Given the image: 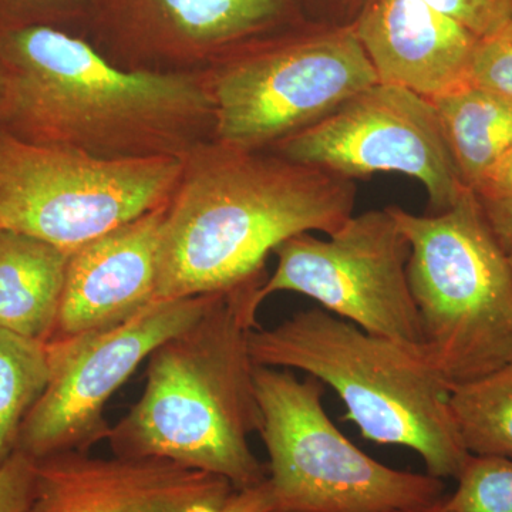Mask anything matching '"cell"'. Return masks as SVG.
Instances as JSON below:
<instances>
[{"label": "cell", "instance_id": "obj_25", "mask_svg": "<svg viewBox=\"0 0 512 512\" xmlns=\"http://www.w3.org/2000/svg\"><path fill=\"white\" fill-rule=\"evenodd\" d=\"M476 194L485 201L512 197V146Z\"/></svg>", "mask_w": 512, "mask_h": 512}, {"label": "cell", "instance_id": "obj_5", "mask_svg": "<svg viewBox=\"0 0 512 512\" xmlns=\"http://www.w3.org/2000/svg\"><path fill=\"white\" fill-rule=\"evenodd\" d=\"M410 245V291L421 350L450 386L512 362V268L476 192L446 211L387 207Z\"/></svg>", "mask_w": 512, "mask_h": 512}, {"label": "cell", "instance_id": "obj_13", "mask_svg": "<svg viewBox=\"0 0 512 512\" xmlns=\"http://www.w3.org/2000/svg\"><path fill=\"white\" fill-rule=\"evenodd\" d=\"M164 207L70 252L52 339L111 328L157 301Z\"/></svg>", "mask_w": 512, "mask_h": 512}, {"label": "cell", "instance_id": "obj_1", "mask_svg": "<svg viewBox=\"0 0 512 512\" xmlns=\"http://www.w3.org/2000/svg\"><path fill=\"white\" fill-rule=\"evenodd\" d=\"M355 180L272 151L204 141L184 157L165 208L157 301L234 291L264 278L286 239L332 235L355 215Z\"/></svg>", "mask_w": 512, "mask_h": 512}, {"label": "cell", "instance_id": "obj_7", "mask_svg": "<svg viewBox=\"0 0 512 512\" xmlns=\"http://www.w3.org/2000/svg\"><path fill=\"white\" fill-rule=\"evenodd\" d=\"M255 389L272 512H386L446 497L440 478L384 466L357 448L329 419L315 377L256 365Z\"/></svg>", "mask_w": 512, "mask_h": 512}, {"label": "cell", "instance_id": "obj_8", "mask_svg": "<svg viewBox=\"0 0 512 512\" xmlns=\"http://www.w3.org/2000/svg\"><path fill=\"white\" fill-rule=\"evenodd\" d=\"M184 158H103L0 133V228L66 252L168 204Z\"/></svg>", "mask_w": 512, "mask_h": 512}, {"label": "cell", "instance_id": "obj_28", "mask_svg": "<svg viewBox=\"0 0 512 512\" xmlns=\"http://www.w3.org/2000/svg\"><path fill=\"white\" fill-rule=\"evenodd\" d=\"M446 497L441 498V500L436 501V503L433 504L419 505V507L400 508V510L386 512H454L450 507H448Z\"/></svg>", "mask_w": 512, "mask_h": 512}, {"label": "cell", "instance_id": "obj_15", "mask_svg": "<svg viewBox=\"0 0 512 512\" xmlns=\"http://www.w3.org/2000/svg\"><path fill=\"white\" fill-rule=\"evenodd\" d=\"M111 23L158 52L210 56L298 23V0H99Z\"/></svg>", "mask_w": 512, "mask_h": 512}, {"label": "cell", "instance_id": "obj_2", "mask_svg": "<svg viewBox=\"0 0 512 512\" xmlns=\"http://www.w3.org/2000/svg\"><path fill=\"white\" fill-rule=\"evenodd\" d=\"M3 111L16 137L103 158H184L214 137L205 74L126 72L49 26L0 40Z\"/></svg>", "mask_w": 512, "mask_h": 512}, {"label": "cell", "instance_id": "obj_24", "mask_svg": "<svg viewBox=\"0 0 512 512\" xmlns=\"http://www.w3.org/2000/svg\"><path fill=\"white\" fill-rule=\"evenodd\" d=\"M218 512H272V494L268 478L254 487L235 490Z\"/></svg>", "mask_w": 512, "mask_h": 512}, {"label": "cell", "instance_id": "obj_21", "mask_svg": "<svg viewBox=\"0 0 512 512\" xmlns=\"http://www.w3.org/2000/svg\"><path fill=\"white\" fill-rule=\"evenodd\" d=\"M471 86L512 100V23L478 40L470 67Z\"/></svg>", "mask_w": 512, "mask_h": 512}, {"label": "cell", "instance_id": "obj_9", "mask_svg": "<svg viewBox=\"0 0 512 512\" xmlns=\"http://www.w3.org/2000/svg\"><path fill=\"white\" fill-rule=\"evenodd\" d=\"M274 254L278 266L256 293L259 305L272 293H301L365 332L423 353L410 245L387 207L352 215L328 239L295 235Z\"/></svg>", "mask_w": 512, "mask_h": 512}, {"label": "cell", "instance_id": "obj_30", "mask_svg": "<svg viewBox=\"0 0 512 512\" xmlns=\"http://www.w3.org/2000/svg\"><path fill=\"white\" fill-rule=\"evenodd\" d=\"M505 249H507L508 259H510V265L512 268V242H510Z\"/></svg>", "mask_w": 512, "mask_h": 512}, {"label": "cell", "instance_id": "obj_23", "mask_svg": "<svg viewBox=\"0 0 512 512\" xmlns=\"http://www.w3.org/2000/svg\"><path fill=\"white\" fill-rule=\"evenodd\" d=\"M36 460L15 450L0 466V512H26L35 490Z\"/></svg>", "mask_w": 512, "mask_h": 512}, {"label": "cell", "instance_id": "obj_26", "mask_svg": "<svg viewBox=\"0 0 512 512\" xmlns=\"http://www.w3.org/2000/svg\"><path fill=\"white\" fill-rule=\"evenodd\" d=\"M485 218L504 248L512 242V197L480 200Z\"/></svg>", "mask_w": 512, "mask_h": 512}, {"label": "cell", "instance_id": "obj_16", "mask_svg": "<svg viewBox=\"0 0 512 512\" xmlns=\"http://www.w3.org/2000/svg\"><path fill=\"white\" fill-rule=\"evenodd\" d=\"M69 252L0 228V328L47 342L55 332Z\"/></svg>", "mask_w": 512, "mask_h": 512}, {"label": "cell", "instance_id": "obj_22", "mask_svg": "<svg viewBox=\"0 0 512 512\" xmlns=\"http://www.w3.org/2000/svg\"><path fill=\"white\" fill-rule=\"evenodd\" d=\"M478 39L500 32L511 22V0H424Z\"/></svg>", "mask_w": 512, "mask_h": 512}, {"label": "cell", "instance_id": "obj_6", "mask_svg": "<svg viewBox=\"0 0 512 512\" xmlns=\"http://www.w3.org/2000/svg\"><path fill=\"white\" fill-rule=\"evenodd\" d=\"M214 140L268 151L379 83L350 23L289 26L212 59Z\"/></svg>", "mask_w": 512, "mask_h": 512}, {"label": "cell", "instance_id": "obj_10", "mask_svg": "<svg viewBox=\"0 0 512 512\" xmlns=\"http://www.w3.org/2000/svg\"><path fill=\"white\" fill-rule=\"evenodd\" d=\"M218 296L154 301L111 328L47 340L49 384L23 421L16 450L40 460L89 451L109 439L104 412L111 396L165 340L194 325Z\"/></svg>", "mask_w": 512, "mask_h": 512}, {"label": "cell", "instance_id": "obj_11", "mask_svg": "<svg viewBox=\"0 0 512 512\" xmlns=\"http://www.w3.org/2000/svg\"><path fill=\"white\" fill-rule=\"evenodd\" d=\"M268 151L349 180L376 173L416 178L433 212L453 207L468 190L431 100L392 84L367 87Z\"/></svg>", "mask_w": 512, "mask_h": 512}, {"label": "cell", "instance_id": "obj_3", "mask_svg": "<svg viewBox=\"0 0 512 512\" xmlns=\"http://www.w3.org/2000/svg\"><path fill=\"white\" fill-rule=\"evenodd\" d=\"M264 282L220 293L194 325L151 353L143 394L111 427L114 456L163 458L235 490L264 483L268 470L249 444L262 424L249 333Z\"/></svg>", "mask_w": 512, "mask_h": 512}, {"label": "cell", "instance_id": "obj_18", "mask_svg": "<svg viewBox=\"0 0 512 512\" xmlns=\"http://www.w3.org/2000/svg\"><path fill=\"white\" fill-rule=\"evenodd\" d=\"M450 409L468 453L512 460V362L450 386Z\"/></svg>", "mask_w": 512, "mask_h": 512}, {"label": "cell", "instance_id": "obj_4", "mask_svg": "<svg viewBox=\"0 0 512 512\" xmlns=\"http://www.w3.org/2000/svg\"><path fill=\"white\" fill-rule=\"evenodd\" d=\"M258 366L295 369L335 390L362 437L419 454L427 474L456 478L470 457L450 409V384L426 356L322 308L252 329Z\"/></svg>", "mask_w": 512, "mask_h": 512}, {"label": "cell", "instance_id": "obj_14", "mask_svg": "<svg viewBox=\"0 0 512 512\" xmlns=\"http://www.w3.org/2000/svg\"><path fill=\"white\" fill-rule=\"evenodd\" d=\"M350 25L379 83L429 100L470 84L480 39L424 0H366Z\"/></svg>", "mask_w": 512, "mask_h": 512}, {"label": "cell", "instance_id": "obj_17", "mask_svg": "<svg viewBox=\"0 0 512 512\" xmlns=\"http://www.w3.org/2000/svg\"><path fill=\"white\" fill-rule=\"evenodd\" d=\"M431 103L461 181L477 192L512 146V100L468 84Z\"/></svg>", "mask_w": 512, "mask_h": 512}, {"label": "cell", "instance_id": "obj_19", "mask_svg": "<svg viewBox=\"0 0 512 512\" xmlns=\"http://www.w3.org/2000/svg\"><path fill=\"white\" fill-rule=\"evenodd\" d=\"M49 379L47 343L0 328V466L16 450L20 427Z\"/></svg>", "mask_w": 512, "mask_h": 512}, {"label": "cell", "instance_id": "obj_27", "mask_svg": "<svg viewBox=\"0 0 512 512\" xmlns=\"http://www.w3.org/2000/svg\"><path fill=\"white\" fill-rule=\"evenodd\" d=\"M318 2L335 13H342V15L353 13V19H355L366 0H318Z\"/></svg>", "mask_w": 512, "mask_h": 512}, {"label": "cell", "instance_id": "obj_29", "mask_svg": "<svg viewBox=\"0 0 512 512\" xmlns=\"http://www.w3.org/2000/svg\"><path fill=\"white\" fill-rule=\"evenodd\" d=\"M59 2L66 3V5H72L77 12H80L87 5V3L92 2V0H59Z\"/></svg>", "mask_w": 512, "mask_h": 512}, {"label": "cell", "instance_id": "obj_12", "mask_svg": "<svg viewBox=\"0 0 512 512\" xmlns=\"http://www.w3.org/2000/svg\"><path fill=\"white\" fill-rule=\"evenodd\" d=\"M228 480L163 458L64 451L36 460L26 512H218Z\"/></svg>", "mask_w": 512, "mask_h": 512}, {"label": "cell", "instance_id": "obj_20", "mask_svg": "<svg viewBox=\"0 0 512 512\" xmlns=\"http://www.w3.org/2000/svg\"><path fill=\"white\" fill-rule=\"evenodd\" d=\"M446 503L454 512H512V460L470 454Z\"/></svg>", "mask_w": 512, "mask_h": 512}, {"label": "cell", "instance_id": "obj_31", "mask_svg": "<svg viewBox=\"0 0 512 512\" xmlns=\"http://www.w3.org/2000/svg\"><path fill=\"white\" fill-rule=\"evenodd\" d=\"M511 23H512V0H511Z\"/></svg>", "mask_w": 512, "mask_h": 512}]
</instances>
